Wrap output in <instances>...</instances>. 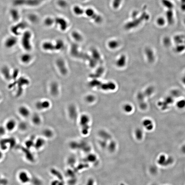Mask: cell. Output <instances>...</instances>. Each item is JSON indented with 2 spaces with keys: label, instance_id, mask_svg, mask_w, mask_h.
I'll list each match as a JSON object with an SVG mask.
<instances>
[{
  "label": "cell",
  "instance_id": "cell-3",
  "mask_svg": "<svg viewBox=\"0 0 185 185\" xmlns=\"http://www.w3.org/2000/svg\"><path fill=\"white\" fill-rule=\"evenodd\" d=\"M90 119L87 115L84 114L80 118L79 123L81 127V133L84 135H87L90 130Z\"/></svg>",
  "mask_w": 185,
  "mask_h": 185
},
{
  "label": "cell",
  "instance_id": "cell-46",
  "mask_svg": "<svg viewBox=\"0 0 185 185\" xmlns=\"http://www.w3.org/2000/svg\"><path fill=\"white\" fill-rule=\"evenodd\" d=\"M29 19L31 21L33 22L36 21L37 20V19H38L37 16L34 15H30L29 17Z\"/></svg>",
  "mask_w": 185,
  "mask_h": 185
},
{
  "label": "cell",
  "instance_id": "cell-24",
  "mask_svg": "<svg viewBox=\"0 0 185 185\" xmlns=\"http://www.w3.org/2000/svg\"><path fill=\"white\" fill-rule=\"evenodd\" d=\"M43 47L45 50L53 51L56 50L55 45L50 42H45L43 45Z\"/></svg>",
  "mask_w": 185,
  "mask_h": 185
},
{
  "label": "cell",
  "instance_id": "cell-39",
  "mask_svg": "<svg viewBox=\"0 0 185 185\" xmlns=\"http://www.w3.org/2000/svg\"><path fill=\"white\" fill-rule=\"evenodd\" d=\"M58 4L62 8H65L67 6V3L65 0H59L58 1Z\"/></svg>",
  "mask_w": 185,
  "mask_h": 185
},
{
  "label": "cell",
  "instance_id": "cell-12",
  "mask_svg": "<svg viewBox=\"0 0 185 185\" xmlns=\"http://www.w3.org/2000/svg\"><path fill=\"white\" fill-rule=\"evenodd\" d=\"M4 126L7 131L12 132L17 126V122L13 119H10L6 122Z\"/></svg>",
  "mask_w": 185,
  "mask_h": 185
},
{
  "label": "cell",
  "instance_id": "cell-21",
  "mask_svg": "<svg viewBox=\"0 0 185 185\" xmlns=\"http://www.w3.org/2000/svg\"><path fill=\"white\" fill-rule=\"evenodd\" d=\"M91 52L92 54V58L94 59L97 62H101V55L99 52L96 49H92Z\"/></svg>",
  "mask_w": 185,
  "mask_h": 185
},
{
  "label": "cell",
  "instance_id": "cell-1",
  "mask_svg": "<svg viewBox=\"0 0 185 185\" xmlns=\"http://www.w3.org/2000/svg\"><path fill=\"white\" fill-rule=\"evenodd\" d=\"M149 16L148 14L145 13H143L138 18L134 19L132 21L127 23L125 26V28L127 30L135 28L140 25L144 20L149 19Z\"/></svg>",
  "mask_w": 185,
  "mask_h": 185
},
{
  "label": "cell",
  "instance_id": "cell-23",
  "mask_svg": "<svg viewBox=\"0 0 185 185\" xmlns=\"http://www.w3.org/2000/svg\"><path fill=\"white\" fill-rule=\"evenodd\" d=\"M51 94L53 96H57L59 93V87L57 83L54 82L51 85L50 88Z\"/></svg>",
  "mask_w": 185,
  "mask_h": 185
},
{
  "label": "cell",
  "instance_id": "cell-22",
  "mask_svg": "<svg viewBox=\"0 0 185 185\" xmlns=\"http://www.w3.org/2000/svg\"><path fill=\"white\" fill-rule=\"evenodd\" d=\"M104 69L102 67L98 68L96 71V72L94 74H91L90 76L91 78L93 79H96L98 78L101 77L104 72Z\"/></svg>",
  "mask_w": 185,
  "mask_h": 185
},
{
  "label": "cell",
  "instance_id": "cell-43",
  "mask_svg": "<svg viewBox=\"0 0 185 185\" xmlns=\"http://www.w3.org/2000/svg\"><path fill=\"white\" fill-rule=\"evenodd\" d=\"M7 131L5 127L3 125H0V136H3L6 134Z\"/></svg>",
  "mask_w": 185,
  "mask_h": 185
},
{
  "label": "cell",
  "instance_id": "cell-26",
  "mask_svg": "<svg viewBox=\"0 0 185 185\" xmlns=\"http://www.w3.org/2000/svg\"><path fill=\"white\" fill-rule=\"evenodd\" d=\"M42 134L44 137L47 139H51L54 136V132L50 129H46L43 130Z\"/></svg>",
  "mask_w": 185,
  "mask_h": 185
},
{
  "label": "cell",
  "instance_id": "cell-41",
  "mask_svg": "<svg viewBox=\"0 0 185 185\" xmlns=\"http://www.w3.org/2000/svg\"><path fill=\"white\" fill-rule=\"evenodd\" d=\"M124 109L125 112H131L132 110V107L131 105L129 104H127L125 105L123 107Z\"/></svg>",
  "mask_w": 185,
  "mask_h": 185
},
{
  "label": "cell",
  "instance_id": "cell-31",
  "mask_svg": "<svg viewBox=\"0 0 185 185\" xmlns=\"http://www.w3.org/2000/svg\"><path fill=\"white\" fill-rule=\"evenodd\" d=\"M73 11L76 15L80 16L84 14L85 12L84 10L79 6H75L73 8Z\"/></svg>",
  "mask_w": 185,
  "mask_h": 185
},
{
  "label": "cell",
  "instance_id": "cell-30",
  "mask_svg": "<svg viewBox=\"0 0 185 185\" xmlns=\"http://www.w3.org/2000/svg\"><path fill=\"white\" fill-rule=\"evenodd\" d=\"M72 36L74 40L77 42H81L83 40L82 35L77 31H74L72 33Z\"/></svg>",
  "mask_w": 185,
  "mask_h": 185
},
{
  "label": "cell",
  "instance_id": "cell-50",
  "mask_svg": "<svg viewBox=\"0 0 185 185\" xmlns=\"http://www.w3.org/2000/svg\"><path fill=\"white\" fill-rule=\"evenodd\" d=\"M4 156V154L2 151L0 150V160H1Z\"/></svg>",
  "mask_w": 185,
  "mask_h": 185
},
{
  "label": "cell",
  "instance_id": "cell-9",
  "mask_svg": "<svg viewBox=\"0 0 185 185\" xmlns=\"http://www.w3.org/2000/svg\"><path fill=\"white\" fill-rule=\"evenodd\" d=\"M50 102L47 100L38 101L35 104L36 108L39 110L48 109L50 108Z\"/></svg>",
  "mask_w": 185,
  "mask_h": 185
},
{
  "label": "cell",
  "instance_id": "cell-5",
  "mask_svg": "<svg viewBox=\"0 0 185 185\" xmlns=\"http://www.w3.org/2000/svg\"><path fill=\"white\" fill-rule=\"evenodd\" d=\"M26 26V24L25 22H19L15 23L11 27L10 31L13 35L17 36L21 33L20 31L24 29Z\"/></svg>",
  "mask_w": 185,
  "mask_h": 185
},
{
  "label": "cell",
  "instance_id": "cell-44",
  "mask_svg": "<svg viewBox=\"0 0 185 185\" xmlns=\"http://www.w3.org/2000/svg\"><path fill=\"white\" fill-rule=\"evenodd\" d=\"M19 127L20 130L22 131H25L27 129V127L28 126L27 125L26 123H22L20 124L19 125Z\"/></svg>",
  "mask_w": 185,
  "mask_h": 185
},
{
  "label": "cell",
  "instance_id": "cell-51",
  "mask_svg": "<svg viewBox=\"0 0 185 185\" xmlns=\"http://www.w3.org/2000/svg\"><path fill=\"white\" fill-rule=\"evenodd\" d=\"M1 99V94H0V100Z\"/></svg>",
  "mask_w": 185,
  "mask_h": 185
},
{
  "label": "cell",
  "instance_id": "cell-52",
  "mask_svg": "<svg viewBox=\"0 0 185 185\" xmlns=\"http://www.w3.org/2000/svg\"><path fill=\"white\" fill-rule=\"evenodd\" d=\"M83 1H86V0H82Z\"/></svg>",
  "mask_w": 185,
  "mask_h": 185
},
{
  "label": "cell",
  "instance_id": "cell-48",
  "mask_svg": "<svg viewBox=\"0 0 185 185\" xmlns=\"http://www.w3.org/2000/svg\"><path fill=\"white\" fill-rule=\"evenodd\" d=\"M77 142H71L70 144V147L71 149H74V150H75L76 149H77Z\"/></svg>",
  "mask_w": 185,
  "mask_h": 185
},
{
  "label": "cell",
  "instance_id": "cell-16",
  "mask_svg": "<svg viewBox=\"0 0 185 185\" xmlns=\"http://www.w3.org/2000/svg\"><path fill=\"white\" fill-rule=\"evenodd\" d=\"M57 65L59 71L63 74H66L67 72V70L66 68L65 63L62 59H59L57 61Z\"/></svg>",
  "mask_w": 185,
  "mask_h": 185
},
{
  "label": "cell",
  "instance_id": "cell-34",
  "mask_svg": "<svg viewBox=\"0 0 185 185\" xmlns=\"http://www.w3.org/2000/svg\"><path fill=\"white\" fill-rule=\"evenodd\" d=\"M119 42L116 40H111L109 42L108 45L109 47L111 49H116L119 46Z\"/></svg>",
  "mask_w": 185,
  "mask_h": 185
},
{
  "label": "cell",
  "instance_id": "cell-29",
  "mask_svg": "<svg viewBox=\"0 0 185 185\" xmlns=\"http://www.w3.org/2000/svg\"><path fill=\"white\" fill-rule=\"evenodd\" d=\"M29 81L26 79L25 78H21L18 80V84L19 86L20 90V92L21 93L22 91V86L28 84Z\"/></svg>",
  "mask_w": 185,
  "mask_h": 185
},
{
  "label": "cell",
  "instance_id": "cell-42",
  "mask_svg": "<svg viewBox=\"0 0 185 185\" xmlns=\"http://www.w3.org/2000/svg\"><path fill=\"white\" fill-rule=\"evenodd\" d=\"M86 101L90 103H92L95 100V97L92 95H89L86 96Z\"/></svg>",
  "mask_w": 185,
  "mask_h": 185
},
{
  "label": "cell",
  "instance_id": "cell-8",
  "mask_svg": "<svg viewBox=\"0 0 185 185\" xmlns=\"http://www.w3.org/2000/svg\"><path fill=\"white\" fill-rule=\"evenodd\" d=\"M18 40L16 36H10L7 38L4 41V46L6 48L11 49L13 48L17 43Z\"/></svg>",
  "mask_w": 185,
  "mask_h": 185
},
{
  "label": "cell",
  "instance_id": "cell-6",
  "mask_svg": "<svg viewBox=\"0 0 185 185\" xmlns=\"http://www.w3.org/2000/svg\"><path fill=\"white\" fill-rule=\"evenodd\" d=\"M85 13L86 16L91 18L97 23H100L102 21L101 17L91 8H88L86 9L85 11Z\"/></svg>",
  "mask_w": 185,
  "mask_h": 185
},
{
  "label": "cell",
  "instance_id": "cell-49",
  "mask_svg": "<svg viewBox=\"0 0 185 185\" xmlns=\"http://www.w3.org/2000/svg\"><path fill=\"white\" fill-rule=\"evenodd\" d=\"M138 15V13L137 11H135L132 14V17L134 19L137 18V15Z\"/></svg>",
  "mask_w": 185,
  "mask_h": 185
},
{
  "label": "cell",
  "instance_id": "cell-37",
  "mask_svg": "<svg viewBox=\"0 0 185 185\" xmlns=\"http://www.w3.org/2000/svg\"><path fill=\"white\" fill-rule=\"evenodd\" d=\"M122 0H113L112 6L115 9H118L121 4Z\"/></svg>",
  "mask_w": 185,
  "mask_h": 185
},
{
  "label": "cell",
  "instance_id": "cell-18",
  "mask_svg": "<svg viewBox=\"0 0 185 185\" xmlns=\"http://www.w3.org/2000/svg\"><path fill=\"white\" fill-rule=\"evenodd\" d=\"M143 124L146 129L148 131H151L153 130L154 128L153 122L150 119L144 120L143 123Z\"/></svg>",
  "mask_w": 185,
  "mask_h": 185
},
{
  "label": "cell",
  "instance_id": "cell-13",
  "mask_svg": "<svg viewBox=\"0 0 185 185\" xmlns=\"http://www.w3.org/2000/svg\"><path fill=\"white\" fill-rule=\"evenodd\" d=\"M18 113L20 116L24 118H28L31 114L30 110L27 107L21 106L18 108Z\"/></svg>",
  "mask_w": 185,
  "mask_h": 185
},
{
  "label": "cell",
  "instance_id": "cell-28",
  "mask_svg": "<svg viewBox=\"0 0 185 185\" xmlns=\"http://www.w3.org/2000/svg\"><path fill=\"white\" fill-rule=\"evenodd\" d=\"M21 60L24 64H27L32 59L31 56L28 54H23L20 58Z\"/></svg>",
  "mask_w": 185,
  "mask_h": 185
},
{
  "label": "cell",
  "instance_id": "cell-35",
  "mask_svg": "<svg viewBox=\"0 0 185 185\" xmlns=\"http://www.w3.org/2000/svg\"><path fill=\"white\" fill-rule=\"evenodd\" d=\"M166 19L163 17H159L157 19L156 23L160 27L164 26L166 23Z\"/></svg>",
  "mask_w": 185,
  "mask_h": 185
},
{
  "label": "cell",
  "instance_id": "cell-32",
  "mask_svg": "<svg viewBox=\"0 0 185 185\" xmlns=\"http://www.w3.org/2000/svg\"><path fill=\"white\" fill-rule=\"evenodd\" d=\"M33 138V137H32L31 138L29 139L25 142V145L26 146L27 149H30L32 147H34L35 140Z\"/></svg>",
  "mask_w": 185,
  "mask_h": 185
},
{
  "label": "cell",
  "instance_id": "cell-14",
  "mask_svg": "<svg viewBox=\"0 0 185 185\" xmlns=\"http://www.w3.org/2000/svg\"><path fill=\"white\" fill-rule=\"evenodd\" d=\"M1 74L7 80H9L12 78L10 69L7 66H4L1 68Z\"/></svg>",
  "mask_w": 185,
  "mask_h": 185
},
{
  "label": "cell",
  "instance_id": "cell-36",
  "mask_svg": "<svg viewBox=\"0 0 185 185\" xmlns=\"http://www.w3.org/2000/svg\"><path fill=\"white\" fill-rule=\"evenodd\" d=\"M55 23L54 20L50 17H47L45 19L44 21L45 25L47 26H51Z\"/></svg>",
  "mask_w": 185,
  "mask_h": 185
},
{
  "label": "cell",
  "instance_id": "cell-40",
  "mask_svg": "<svg viewBox=\"0 0 185 185\" xmlns=\"http://www.w3.org/2000/svg\"><path fill=\"white\" fill-rule=\"evenodd\" d=\"M154 91L153 88L152 87H149L147 88V89L145 90V92L144 93V94L145 96L149 95L152 94V93Z\"/></svg>",
  "mask_w": 185,
  "mask_h": 185
},
{
  "label": "cell",
  "instance_id": "cell-2",
  "mask_svg": "<svg viewBox=\"0 0 185 185\" xmlns=\"http://www.w3.org/2000/svg\"><path fill=\"white\" fill-rule=\"evenodd\" d=\"M45 0H13L12 4L15 7L35 6L38 5Z\"/></svg>",
  "mask_w": 185,
  "mask_h": 185
},
{
  "label": "cell",
  "instance_id": "cell-33",
  "mask_svg": "<svg viewBox=\"0 0 185 185\" xmlns=\"http://www.w3.org/2000/svg\"><path fill=\"white\" fill-rule=\"evenodd\" d=\"M56 50H60L63 49L64 47V42L62 40H57L55 45Z\"/></svg>",
  "mask_w": 185,
  "mask_h": 185
},
{
  "label": "cell",
  "instance_id": "cell-47",
  "mask_svg": "<svg viewBox=\"0 0 185 185\" xmlns=\"http://www.w3.org/2000/svg\"><path fill=\"white\" fill-rule=\"evenodd\" d=\"M7 183V180L5 179H1L0 177V185H6Z\"/></svg>",
  "mask_w": 185,
  "mask_h": 185
},
{
  "label": "cell",
  "instance_id": "cell-27",
  "mask_svg": "<svg viewBox=\"0 0 185 185\" xmlns=\"http://www.w3.org/2000/svg\"><path fill=\"white\" fill-rule=\"evenodd\" d=\"M19 179L21 182L27 183L28 181V175L25 171H21L19 174Z\"/></svg>",
  "mask_w": 185,
  "mask_h": 185
},
{
  "label": "cell",
  "instance_id": "cell-10",
  "mask_svg": "<svg viewBox=\"0 0 185 185\" xmlns=\"http://www.w3.org/2000/svg\"><path fill=\"white\" fill-rule=\"evenodd\" d=\"M97 88L104 91L113 90L116 88V85L114 83L109 82L107 83H102L101 82Z\"/></svg>",
  "mask_w": 185,
  "mask_h": 185
},
{
  "label": "cell",
  "instance_id": "cell-17",
  "mask_svg": "<svg viewBox=\"0 0 185 185\" xmlns=\"http://www.w3.org/2000/svg\"><path fill=\"white\" fill-rule=\"evenodd\" d=\"M68 112L69 116L71 119L76 120L77 116V110L75 106L71 105L68 108Z\"/></svg>",
  "mask_w": 185,
  "mask_h": 185
},
{
  "label": "cell",
  "instance_id": "cell-20",
  "mask_svg": "<svg viewBox=\"0 0 185 185\" xmlns=\"http://www.w3.org/2000/svg\"><path fill=\"white\" fill-rule=\"evenodd\" d=\"M145 53L148 60L150 62H153L154 60V55L153 51L150 48H147L145 50Z\"/></svg>",
  "mask_w": 185,
  "mask_h": 185
},
{
  "label": "cell",
  "instance_id": "cell-15",
  "mask_svg": "<svg viewBox=\"0 0 185 185\" xmlns=\"http://www.w3.org/2000/svg\"><path fill=\"white\" fill-rule=\"evenodd\" d=\"M45 144V139L42 137H39L35 140L34 147L36 150H40L44 147Z\"/></svg>",
  "mask_w": 185,
  "mask_h": 185
},
{
  "label": "cell",
  "instance_id": "cell-25",
  "mask_svg": "<svg viewBox=\"0 0 185 185\" xmlns=\"http://www.w3.org/2000/svg\"><path fill=\"white\" fill-rule=\"evenodd\" d=\"M32 123L36 125H40L41 123L42 119L39 115H34L32 118Z\"/></svg>",
  "mask_w": 185,
  "mask_h": 185
},
{
  "label": "cell",
  "instance_id": "cell-45",
  "mask_svg": "<svg viewBox=\"0 0 185 185\" xmlns=\"http://www.w3.org/2000/svg\"><path fill=\"white\" fill-rule=\"evenodd\" d=\"M90 61V65L91 67H95L97 63V62L94 59L92 58H90L89 59Z\"/></svg>",
  "mask_w": 185,
  "mask_h": 185
},
{
  "label": "cell",
  "instance_id": "cell-19",
  "mask_svg": "<svg viewBox=\"0 0 185 185\" xmlns=\"http://www.w3.org/2000/svg\"><path fill=\"white\" fill-rule=\"evenodd\" d=\"M126 56L124 55H122L117 60L116 63V65L119 68L123 67L126 64Z\"/></svg>",
  "mask_w": 185,
  "mask_h": 185
},
{
  "label": "cell",
  "instance_id": "cell-4",
  "mask_svg": "<svg viewBox=\"0 0 185 185\" xmlns=\"http://www.w3.org/2000/svg\"><path fill=\"white\" fill-rule=\"evenodd\" d=\"M32 35L31 32L29 31L24 32L22 36L21 44L24 49L27 51H30L32 48L30 40Z\"/></svg>",
  "mask_w": 185,
  "mask_h": 185
},
{
  "label": "cell",
  "instance_id": "cell-11",
  "mask_svg": "<svg viewBox=\"0 0 185 185\" xmlns=\"http://www.w3.org/2000/svg\"><path fill=\"white\" fill-rule=\"evenodd\" d=\"M54 21L56 24L59 25L61 30L63 31H64L67 29L68 25V22L64 18L57 17L54 20Z\"/></svg>",
  "mask_w": 185,
  "mask_h": 185
},
{
  "label": "cell",
  "instance_id": "cell-38",
  "mask_svg": "<svg viewBox=\"0 0 185 185\" xmlns=\"http://www.w3.org/2000/svg\"><path fill=\"white\" fill-rule=\"evenodd\" d=\"M176 107L179 109H183L185 107V100H179L176 103Z\"/></svg>",
  "mask_w": 185,
  "mask_h": 185
},
{
  "label": "cell",
  "instance_id": "cell-7",
  "mask_svg": "<svg viewBox=\"0 0 185 185\" xmlns=\"http://www.w3.org/2000/svg\"><path fill=\"white\" fill-rule=\"evenodd\" d=\"M8 16L11 21L15 23L19 22L20 16L19 11L15 8H11L8 11Z\"/></svg>",
  "mask_w": 185,
  "mask_h": 185
}]
</instances>
